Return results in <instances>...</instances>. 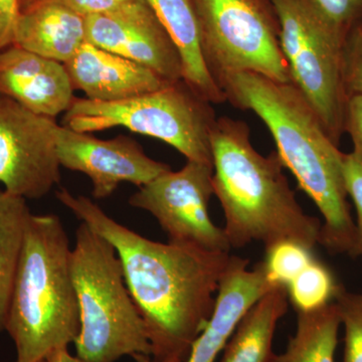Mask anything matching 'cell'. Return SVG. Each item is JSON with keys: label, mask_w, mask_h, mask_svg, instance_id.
<instances>
[{"label": "cell", "mask_w": 362, "mask_h": 362, "mask_svg": "<svg viewBox=\"0 0 362 362\" xmlns=\"http://www.w3.org/2000/svg\"><path fill=\"white\" fill-rule=\"evenodd\" d=\"M57 199L116 250L124 278L139 311L150 345L136 362H185L206 328L230 252L156 242L117 223L84 195L62 187Z\"/></svg>", "instance_id": "cell-1"}, {"label": "cell", "mask_w": 362, "mask_h": 362, "mask_svg": "<svg viewBox=\"0 0 362 362\" xmlns=\"http://www.w3.org/2000/svg\"><path fill=\"white\" fill-rule=\"evenodd\" d=\"M226 101L251 110L270 130L283 165L322 214L320 240L330 254L354 251L356 223L350 213L343 175V154L316 112L293 83L256 73H240L221 81Z\"/></svg>", "instance_id": "cell-2"}, {"label": "cell", "mask_w": 362, "mask_h": 362, "mask_svg": "<svg viewBox=\"0 0 362 362\" xmlns=\"http://www.w3.org/2000/svg\"><path fill=\"white\" fill-rule=\"evenodd\" d=\"M211 148L214 195L225 214L223 230L230 247L252 242L268 247L284 240L310 249L319 244L322 223L304 213L277 152L265 157L254 148L247 123L216 119Z\"/></svg>", "instance_id": "cell-3"}, {"label": "cell", "mask_w": 362, "mask_h": 362, "mask_svg": "<svg viewBox=\"0 0 362 362\" xmlns=\"http://www.w3.org/2000/svg\"><path fill=\"white\" fill-rule=\"evenodd\" d=\"M71 254L59 216L30 214L6 324L16 346V362L44 361L54 350L77 339L80 309Z\"/></svg>", "instance_id": "cell-4"}, {"label": "cell", "mask_w": 362, "mask_h": 362, "mask_svg": "<svg viewBox=\"0 0 362 362\" xmlns=\"http://www.w3.org/2000/svg\"><path fill=\"white\" fill-rule=\"evenodd\" d=\"M71 271L80 309L77 356L116 362L151 354L146 328L133 301L116 250L85 223L76 232Z\"/></svg>", "instance_id": "cell-5"}, {"label": "cell", "mask_w": 362, "mask_h": 362, "mask_svg": "<svg viewBox=\"0 0 362 362\" xmlns=\"http://www.w3.org/2000/svg\"><path fill=\"white\" fill-rule=\"evenodd\" d=\"M216 119L211 103L181 80L123 101L75 98L63 126L83 133L126 128L165 142L187 161L213 165L211 132Z\"/></svg>", "instance_id": "cell-6"}, {"label": "cell", "mask_w": 362, "mask_h": 362, "mask_svg": "<svg viewBox=\"0 0 362 362\" xmlns=\"http://www.w3.org/2000/svg\"><path fill=\"white\" fill-rule=\"evenodd\" d=\"M293 84L306 98L335 144L344 132L347 98L342 83L344 35L313 0H269Z\"/></svg>", "instance_id": "cell-7"}, {"label": "cell", "mask_w": 362, "mask_h": 362, "mask_svg": "<svg viewBox=\"0 0 362 362\" xmlns=\"http://www.w3.org/2000/svg\"><path fill=\"white\" fill-rule=\"evenodd\" d=\"M202 54L211 77L221 81L256 73L292 83L269 0H194Z\"/></svg>", "instance_id": "cell-8"}, {"label": "cell", "mask_w": 362, "mask_h": 362, "mask_svg": "<svg viewBox=\"0 0 362 362\" xmlns=\"http://www.w3.org/2000/svg\"><path fill=\"white\" fill-rule=\"evenodd\" d=\"M214 166L187 161L180 170L157 176L130 197L136 209L151 214L166 233L168 242L211 252H230L223 228L209 216L214 194Z\"/></svg>", "instance_id": "cell-9"}, {"label": "cell", "mask_w": 362, "mask_h": 362, "mask_svg": "<svg viewBox=\"0 0 362 362\" xmlns=\"http://www.w3.org/2000/svg\"><path fill=\"white\" fill-rule=\"evenodd\" d=\"M59 124L0 95V185L25 199H42L59 185Z\"/></svg>", "instance_id": "cell-10"}, {"label": "cell", "mask_w": 362, "mask_h": 362, "mask_svg": "<svg viewBox=\"0 0 362 362\" xmlns=\"http://www.w3.org/2000/svg\"><path fill=\"white\" fill-rule=\"evenodd\" d=\"M57 152L61 166L90 178L96 199L110 197L120 183L143 187L170 170L168 164L147 156L139 143L126 135L102 140L59 125Z\"/></svg>", "instance_id": "cell-11"}, {"label": "cell", "mask_w": 362, "mask_h": 362, "mask_svg": "<svg viewBox=\"0 0 362 362\" xmlns=\"http://www.w3.org/2000/svg\"><path fill=\"white\" fill-rule=\"evenodd\" d=\"M85 21L90 44L147 66L169 82L182 80L180 52L145 0Z\"/></svg>", "instance_id": "cell-12"}, {"label": "cell", "mask_w": 362, "mask_h": 362, "mask_svg": "<svg viewBox=\"0 0 362 362\" xmlns=\"http://www.w3.org/2000/svg\"><path fill=\"white\" fill-rule=\"evenodd\" d=\"M64 64L16 45L0 51V95L37 114L56 119L75 96Z\"/></svg>", "instance_id": "cell-13"}, {"label": "cell", "mask_w": 362, "mask_h": 362, "mask_svg": "<svg viewBox=\"0 0 362 362\" xmlns=\"http://www.w3.org/2000/svg\"><path fill=\"white\" fill-rule=\"evenodd\" d=\"M247 265L249 259L232 257L221 280L213 314L185 362H216L243 316L275 288L267 280L263 262L252 270Z\"/></svg>", "instance_id": "cell-14"}, {"label": "cell", "mask_w": 362, "mask_h": 362, "mask_svg": "<svg viewBox=\"0 0 362 362\" xmlns=\"http://www.w3.org/2000/svg\"><path fill=\"white\" fill-rule=\"evenodd\" d=\"M64 65L73 89L82 90L93 101H123L175 83L147 66L88 42Z\"/></svg>", "instance_id": "cell-15"}, {"label": "cell", "mask_w": 362, "mask_h": 362, "mask_svg": "<svg viewBox=\"0 0 362 362\" xmlns=\"http://www.w3.org/2000/svg\"><path fill=\"white\" fill-rule=\"evenodd\" d=\"M87 42L84 16L59 0H42L21 11L13 45L66 64Z\"/></svg>", "instance_id": "cell-16"}, {"label": "cell", "mask_w": 362, "mask_h": 362, "mask_svg": "<svg viewBox=\"0 0 362 362\" xmlns=\"http://www.w3.org/2000/svg\"><path fill=\"white\" fill-rule=\"evenodd\" d=\"M180 54L182 81L211 104L226 101L211 77L202 51L201 30L194 0H145Z\"/></svg>", "instance_id": "cell-17"}, {"label": "cell", "mask_w": 362, "mask_h": 362, "mask_svg": "<svg viewBox=\"0 0 362 362\" xmlns=\"http://www.w3.org/2000/svg\"><path fill=\"white\" fill-rule=\"evenodd\" d=\"M288 308L287 289L273 288L240 319L218 362H272L274 334Z\"/></svg>", "instance_id": "cell-18"}, {"label": "cell", "mask_w": 362, "mask_h": 362, "mask_svg": "<svg viewBox=\"0 0 362 362\" xmlns=\"http://www.w3.org/2000/svg\"><path fill=\"white\" fill-rule=\"evenodd\" d=\"M341 326L334 302L309 312H297L296 332L284 354L272 362H335Z\"/></svg>", "instance_id": "cell-19"}, {"label": "cell", "mask_w": 362, "mask_h": 362, "mask_svg": "<svg viewBox=\"0 0 362 362\" xmlns=\"http://www.w3.org/2000/svg\"><path fill=\"white\" fill-rule=\"evenodd\" d=\"M30 214L25 199L0 190V333L6 331L26 221Z\"/></svg>", "instance_id": "cell-20"}, {"label": "cell", "mask_w": 362, "mask_h": 362, "mask_svg": "<svg viewBox=\"0 0 362 362\" xmlns=\"http://www.w3.org/2000/svg\"><path fill=\"white\" fill-rule=\"evenodd\" d=\"M341 287L330 269L314 259L286 289L297 312H309L334 302Z\"/></svg>", "instance_id": "cell-21"}, {"label": "cell", "mask_w": 362, "mask_h": 362, "mask_svg": "<svg viewBox=\"0 0 362 362\" xmlns=\"http://www.w3.org/2000/svg\"><path fill=\"white\" fill-rule=\"evenodd\" d=\"M312 252L313 249L292 240H280L266 247L263 264L267 280L274 287H287L316 259Z\"/></svg>", "instance_id": "cell-22"}, {"label": "cell", "mask_w": 362, "mask_h": 362, "mask_svg": "<svg viewBox=\"0 0 362 362\" xmlns=\"http://www.w3.org/2000/svg\"><path fill=\"white\" fill-rule=\"evenodd\" d=\"M334 303L344 329L343 362H362V293L341 287Z\"/></svg>", "instance_id": "cell-23"}, {"label": "cell", "mask_w": 362, "mask_h": 362, "mask_svg": "<svg viewBox=\"0 0 362 362\" xmlns=\"http://www.w3.org/2000/svg\"><path fill=\"white\" fill-rule=\"evenodd\" d=\"M342 83L347 99L362 97V23L352 26L343 42Z\"/></svg>", "instance_id": "cell-24"}, {"label": "cell", "mask_w": 362, "mask_h": 362, "mask_svg": "<svg viewBox=\"0 0 362 362\" xmlns=\"http://www.w3.org/2000/svg\"><path fill=\"white\" fill-rule=\"evenodd\" d=\"M343 175L347 195L356 211V237L351 257L362 259V158L356 152L343 154Z\"/></svg>", "instance_id": "cell-25"}, {"label": "cell", "mask_w": 362, "mask_h": 362, "mask_svg": "<svg viewBox=\"0 0 362 362\" xmlns=\"http://www.w3.org/2000/svg\"><path fill=\"white\" fill-rule=\"evenodd\" d=\"M324 18L346 35L362 18V0H313Z\"/></svg>", "instance_id": "cell-26"}, {"label": "cell", "mask_w": 362, "mask_h": 362, "mask_svg": "<svg viewBox=\"0 0 362 362\" xmlns=\"http://www.w3.org/2000/svg\"><path fill=\"white\" fill-rule=\"evenodd\" d=\"M344 131H347L354 142V151L362 158V97L347 99L345 111Z\"/></svg>", "instance_id": "cell-27"}, {"label": "cell", "mask_w": 362, "mask_h": 362, "mask_svg": "<svg viewBox=\"0 0 362 362\" xmlns=\"http://www.w3.org/2000/svg\"><path fill=\"white\" fill-rule=\"evenodd\" d=\"M76 13L87 18L99 14H114L120 13L128 4L119 0H59Z\"/></svg>", "instance_id": "cell-28"}, {"label": "cell", "mask_w": 362, "mask_h": 362, "mask_svg": "<svg viewBox=\"0 0 362 362\" xmlns=\"http://www.w3.org/2000/svg\"><path fill=\"white\" fill-rule=\"evenodd\" d=\"M20 13V0H0V51L13 45L14 28Z\"/></svg>", "instance_id": "cell-29"}, {"label": "cell", "mask_w": 362, "mask_h": 362, "mask_svg": "<svg viewBox=\"0 0 362 362\" xmlns=\"http://www.w3.org/2000/svg\"><path fill=\"white\" fill-rule=\"evenodd\" d=\"M45 362H88L84 359L76 356H71L69 352L68 347H62V349L54 350L45 359Z\"/></svg>", "instance_id": "cell-30"}, {"label": "cell", "mask_w": 362, "mask_h": 362, "mask_svg": "<svg viewBox=\"0 0 362 362\" xmlns=\"http://www.w3.org/2000/svg\"><path fill=\"white\" fill-rule=\"evenodd\" d=\"M37 2V0H20L21 13L25 11V9L30 8V6H33Z\"/></svg>", "instance_id": "cell-31"}, {"label": "cell", "mask_w": 362, "mask_h": 362, "mask_svg": "<svg viewBox=\"0 0 362 362\" xmlns=\"http://www.w3.org/2000/svg\"><path fill=\"white\" fill-rule=\"evenodd\" d=\"M119 1L123 2V4H132V2L142 1V0H119Z\"/></svg>", "instance_id": "cell-32"}, {"label": "cell", "mask_w": 362, "mask_h": 362, "mask_svg": "<svg viewBox=\"0 0 362 362\" xmlns=\"http://www.w3.org/2000/svg\"><path fill=\"white\" fill-rule=\"evenodd\" d=\"M39 1H42V0H37V2H39Z\"/></svg>", "instance_id": "cell-33"}, {"label": "cell", "mask_w": 362, "mask_h": 362, "mask_svg": "<svg viewBox=\"0 0 362 362\" xmlns=\"http://www.w3.org/2000/svg\"><path fill=\"white\" fill-rule=\"evenodd\" d=\"M40 362H45V361H40Z\"/></svg>", "instance_id": "cell-34"}]
</instances>
